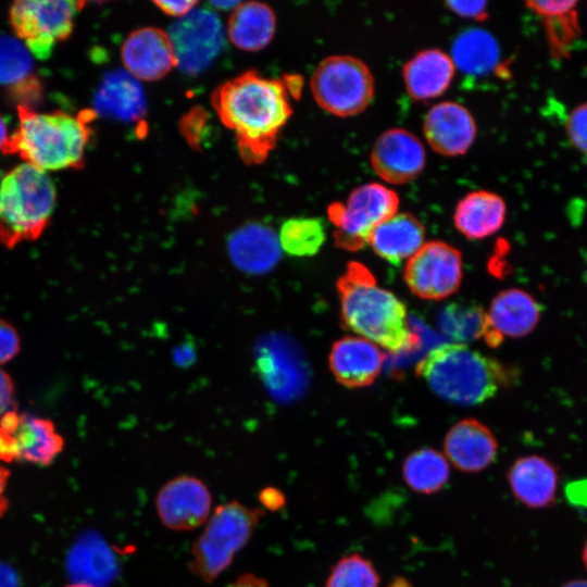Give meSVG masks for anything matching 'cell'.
I'll list each match as a JSON object with an SVG mask.
<instances>
[{
    "label": "cell",
    "mask_w": 587,
    "mask_h": 587,
    "mask_svg": "<svg viewBox=\"0 0 587 587\" xmlns=\"http://www.w3.org/2000/svg\"><path fill=\"white\" fill-rule=\"evenodd\" d=\"M403 277L416 297L425 300L446 299L461 285L462 254L445 241H427L407 261Z\"/></svg>",
    "instance_id": "11"
},
{
    "label": "cell",
    "mask_w": 587,
    "mask_h": 587,
    "mask_svg": "<svg viewBox=\"0 0 587 587\" xmlns=\"http://www.w3.org/2000/svg\"><path fill=\"white\" fill-rule=\"evenodd\" d=\"M328 361L337 382L349 388H361L378 377L384 354L377 345L363 337L346 336L334 342Z\"/></svg>",
    "instance_id": "18"
},
{
    "label": "cell",
    "mask_w": 587,
    "mask_h": 587,
    "mask_svg": "<svg viewBox=\"0 0 587 587\" xmlns=\"http://www.w3.org/2000/svg\"><path fill=\"white\" fill-rule=\"evenodd\" d=\"M583 561H584L585 566L587 569V541H586V544L584 546V550H583Z\"/></svg>",
    "instance_id": "50"
},
{
    "label": "cell",
    "mask_w": 587,
    "mask_h": 587,
    "mask_svg": "<svg viewBox=\"0 0 587 587\" xmlns=\"http://www.w3.org/2000/svg\"><path fill=\"white\" fill-rule=\"evenodd\" d=\"M212 497L199 478L182 475L168 480L158 492L155 505L162 524L172 530H190L210 516Z\"/></svg>",
    "instance_id": "12"
},
{
    "label": "cell",
    "mask_w": 587,
    "mask_h": 587,
    "mask_svg": "<svg viewBox=\"0 0 587 587\" xmlns=\"http://www.w3.org/2000/svg\"><path fill=\"white\" fill-rule=\"evenodd\" d=\"M561 587H587V580L586 579H575L571 580Z\"/></svg>",
    "instance_id": "49"
},
{
    "label": "cell",
    "mask_w": 587,
    "mask_h": 587,
    "mask_svg": "<svg viewBox=\"0 0 587 587\" xmlns=\"http://www.w3.org/2000/svg\"><path fill=\"white\" fill-rule=\"evenodd\" d=\"M96 114L121 122H138L147 112L140 82L125 70L108 73L93 99Z\"/></svg>",
    "instance_id": "20"
},
{
    "label": "cell",
    "mask_w": 587,
    "mask_h": 587,
    "mask_svg": "<svg viewBox=\"0 0 587 587\" xmlns=\"http://www.w3.org/2000/svg\"><path fill=\"white\" fill-rule=\"evenodd\" d=\"M310 87L315 102L327 113L349 117L372 102L375 83L370 67L359 58L330 55L314 70Z\"/></svg>",
    "instance_id": "7"
},
{
    "label": "cell",
    "mask_w": 587,
    "mask_h": 587,
    "mask_svg": "<svg viewBox=\"0 0 587 587\" xmlns=\"http://www.w3.org/2000/svg\"><path fill=\"white\" fill-rule=\"evenodd\" d=\"M85 2L61 0H18L9 10L15 37L38 60L51 57L58 43L74 29V18Z\"/></svg>",
    "instance_id": "9"
},
{
    "label": "cell",
    "mask_w": 587,
    "mask_h": 587,
    "mask_svg": "<svg viewBox=\"0 0 587 587\" xmlns=\"http://www.w3.org/2000/svg\"><path fill=\"white\" fill-rule=\"evenodd\" d=\"M289 96L285 82L252 70L214 90L212 107L223 125L234 133L246 163L259 164L274 149L292 113Z\"/></svg>",
    "instance_id": "1"
},
{
    "label": "cell",
    "mask_w": 587,
    "mask_h": 587,
    "mask_svg": "<svg viewBox=\"0 0 587 587\" xmlns=\"http://www.w3.org/2000/svg\"><path fill=\"white\" fill-rule=\"evenodd\" d=\"M444 455L455 469L476 473L487 469L496 459L498 442L492 432L475 419L454 424L444 439Z\"/></svg>",
    "instance_id": "17"
},
{
    "label": "cell",
    "mask_w": 587,
    "mask_h": 587,
    "mask_svg": "<svg viewBox=\"0 0 587 587\" xmlns=\"http://www.w3.org/2000/svg\"><path fill=\"white\" fill-rule=\"evenodd\" d=\"M18 125L10 134L4 154H17L24 163L45 172L82 168L91 136L93 110L76 115L63 111L39 113L29 105H17Z\"/></svg>",
    "instance_id": "3"
},
{
    "label": "cell",
    "mask_w": 587,
    "mask_h": 587,
    "mask_svg": "<svg viewBox=\"0 0 587 587\" xmlns=\"http://www.w3.org/2000/svg\"><path fill=\"white\" fill-rule=\"evenodd\" d=\"M121 57L125 71L139 82L158 80L176 66L167 33L151 26L130 33L122 46Z\"/></svg>",
    "instance_id": "14"
},
{
    "label": "cell",
    "mask_w": 587,
    "mask_h": 587,
    "mask_svg": "<svg viewBox=\"0 0 587 587\" xmlns=\"http://www.w3.org/2000/svg\"><path fill=\"white\" fill-rule=\"evenodd\" d=\"M176 66L184 73L196 75L207 70L223 51L225 32L211 9L195 8L177 18L167 32Z\"/></svg>",
    "instance_id": "10"
},
{
    "label": "cell",
    "mask_w": 587,
    "mask_h": 587,
    "mask_svg": "<svg viewBox=\"0 0 587 587\" xmlns=\"http://www.w3.org/2000/svg\"><path fill=\"white\" fill-rule=\"evenodd\" d=\"M234 264L248 273L260 274L275 266L280 245L275 232L261 223H249L235 230L227 241Z\"/></svg>",
    "instance_id": "21"
},
{
    "label": "cell",
    "mask_w": 587,
    "mask_h": 587,
    "mask_svg": "<svg viewBox=\"0 0 587 587\" xmlns=\"http://www.w3.org/2000/svg\"><path fill=\"white\" fill-rule=\"evenodd\" d=\"M207 122L208 114L202 108L199 107L193 108L183 116L180 122V130L190 147L197 149L201 146V137Z\"/></svg>",
    "instance_id": "36"
},
{
    "label": "cell",
    "mask_w": 587,
    "mask_h": 587,
    "mask_svg": "<svg viewBox=\"0 0 587 587\" xmlns=\"http://www.w3.org/2000/svg\"><path fill=\"white\" fill-rule=\"evenodd\" d=\"M227 587H268V583L254 574H243Z\"/></svg>",
    "instance_id": "44"
},
{
    "label": "cell",
    "mask_w": 587,
    "mask_h": 587,
    "mask_svg": "<svg viewBox=\"0 0 587 587\" xmlns=\"http://www.w3.org/2000/svg\"><path fill=\"white\" fill-rule=\"evenodd\" d=\"M426 163V152L421 140L403 128H390L375 140L371 164L375 173L392 185L415 179Z\"/></svg>",
    "instance_id": "13"
},
{
    "label": "cell",
    "mask_w": 587,
    "mask_h": 587,
    "mask_svg": "<svg viewBox=\"0 0 587 587\" xmlns=\"http://www.w3.org/2000/svg\"><path fill=\"white\" fill-rule=\"evenodd\" d=\"M446 5L461 17L478 21L487 17L486 1H447Z\"/></svg>",
    "instance_id": "38"
},
{
    "label": "cell",
    "mask_w": 587,
    "mask_h": 587,
    "mask_svg": "<svg viewBox=\"0 0 587 587\" xmlns=\"http://www.w3.org/2000/svg\"><path fill=\"white\" fill-rule=\"evenodd\" d=\"M415 372L437 396L460 405L485 402L515 376L498 360L454 342L432 349Z\"/></svg>",
    "instance_id": "4"
},
{
    "label": "cell",
    "mask_w": 587,
    "mask_h": 587,
    "mask_svg": "<svg viewBox=\"0 0 587 587\" xmlns=\"http://www.w3.org/2000/svg\"><path fill=\"white\" fill-rule=\"evenodd\" d=\"M57 189L47 172L23 163L0 180V243L12 249L33 241L48 227Z\"/></svg>",
    "instance_id": "5"
},
{
    "label": "cell",
    "mask_w": 587,
    "mask_h": 587,
    "mask_svg": "<svg viewBox=\"0 0 587 587\" xmlns=\"http://www.w3.org/2000/svg\"><path fill=\"white\" fill-rule=\"evenodd\" d=\"M507 478L513 496L528 508L541 509L555 502L558 470L541 455L517 458L509 467Z\"/></svg>",
    "instance_id": "19"
},
{
    "label": "cell",
    "mask_w": 587,
    "mask_h": 587,
    "mask_svg": "<svg viewBox=\"0 0 587 587\" xmlns=\"http://www.w3.org/2000/svg\"><path fill=\"white\" fill-rule=\"evenodd\" d=\"M337 290L340 317L347 329L392 353L416 345L405 305L394 292L379 287L363 264L350 262L337 280Z\"/></svg>",
    "instance_id": "2"
},
{
    "label": "cell",
    "mask_w": 587,
    "mask_h": 587,
    "mask_svg": "<svg viewBox=\"0 0 587 587\" xmlns=\"http://www.w3.org/2000/svg\"><path fill=\"white\" fill-rule=\"evenodd\" d=\"M526 7L542 17L550 52L555 58L567 55L571 45L578 38L580 28L577 1H527Z\"/></svg>",
    "instance_id": "28"
},
{
    "label": "cell",
    "mask_w": 587,
    "mask_h": 587,
    "mask_svg": "<svg viewBox=\"0 0 587 587\" xmlns=\"http://www.w3.org/2000/svg\"><path fill=\"white\" fill-rule=\"evenodd\" d=\"M566 492L573 503L587 505V480L573 482L567 486Z\"/></svg>",
    "instance_id": "42"
},
{
    "label": "cell",
    "mask_w": 587,
    "mask_h": 587,
    "mask_svg": "<svg viewBox=\"0 0 587 587\" xmlns=\"http://www.w3.org/2000/svg\"><path fill=\"white\" fill-rule=\"evenodd\" d=\"M565 133L572 146L587 154V102L579 103L570 112Z\"/></svg>",
    "instance_id": "35"
},
{
    "label": "cell",
    "mask_w": 587,
    "mask_h": 587,
    "mask_svg": "<svg viewBox=\"0 0 587 587\" xmlns=\"http://www.w3.org/2000/svg\"><path fill=\"white\" fill-rule=\"evenodd\" d=\"M451 59L455 68L479 75L492 70L499 61L500 50L495 37L486 30L471 28L453 41Z\"/></svg>",
    "instance_id": "29"
},
{
    "label": "cell",
    "mask_w": 587,
    "mask_h": 587,
    "mask_svg": "<svg viewBox=\"0 0 587 587\" xmlns=\"http://www.w3.org/2000/svg\"><path fill=\"white\" fill-rule=\"evenodd\" d=\"M9 130L7 126V122L3 117V115L0 113V151H3V148L9 139Z\"/></svg>",
    "instance_id": "48"
},
{
    "label": "cell",
    "mask_w": 587,
    "mask_h": 587,
    "mask_svg": "<svg viewBox=\"0 0 587 587\" xmlns=\"http://www.w3.org/2000/svg\"><path fill=\"white\" fill-rule=\"evenodd\" d=\"M424 225L410 213L397 212L371 234L369 245L385 261L398 265L413 257L425 243Z\"/></svg>",
    "instance_id": "24"
},
{
    "label": "cell",
    "mask_w": 587,
    "mask_h": 587,
    "mask_svg": "<svg viewBox=\"0 0 587 587\" xmlns=\"http://www.w3.org/2000/svg\"><path fill=\"white\" fill-rule=\"evenodd\" d=\"M66 569L75 583L104 587L117 573V562L111 548L95 533H86L72 546Z\"/></svg>",
    "instance_id": "23"
},
{
    "label": "cell",
    "mask_w": 587,
    "mask_h": 587,
    "mask_svg": "<svg viewBox=\"0 0 587 587\" xmlns=\"http://www.w3.org/2000/svg\"><path fill=\"white\" fill-rule=\"evenodd\" d=\"M153 3L163 13L177 18L190 13L198 4L197 1H154Z\"/></svg>",
    "instance_id": "40"
},
{
    "label": "cell",
    "mask_w": 587,
    "mask_h": 587,
    "mask_svg": "<svg viewBox=\"0 0 587 587\" xmlns=\"http://www.w3.org/2000/svg\"><path fill=\"white\" fill-rule=\"evenodd\" d=\"M32 54L16 37L0 35V85L15 87L30 78Z\"/></svg>",
    "instance_id": "34"
},
{
    "label": "cell",
    "mask_w": 587,
    "mask_h": 587,
    "mask_svg": "<svg viewBox=\"0 0 587 587\" xmlns=\"http://www.w3.org/2000/svg\"><path fill=\"white\" fill-rule=\"evenodd\" d=\"M440 330L454 344H463L484 337L487 314L477 304L452 302L438 315Z\"/></svg>",
    "instance_id": "31"
},
{
    "label": "cell",
    "mask_w": 587,
    "mask_h": 587,
    "mask_svg": "<svg viewBox=\"0 0 587 587\" xmlns=\"http://www.w3.org/2000/svg\"><path fill=\"white\" fill-rule=\"evenodd\" d=\"M21 349V340L16 329L0 319V364L11 361Z\"/></svg>",
    "instance_id": "37"
},
{
    "label": "cell",
    "mask_w": 587,
    "mask_h": 587,
    "mask_svg": "<svg viewBox=\"0 0 587 587\" xmlns=\"http://www.w3.org/2000/svg\"><path fill=\"white\" fill-rule=\"evenodd\" d=\"M0 460L4 462L17 461L15 441L11 433L0 427Z\"/></svg>",
    "instance_id": "41"
},
{
    "label": "cell",
    "mask_w": 587,
    "mask_h": 587,
    "mask_svg": "<svg viewBox=\"0 0 587 587\" xmlns=\"http://www.w3.org/2000/svg\"><path fill=\"white\" fill-rule=\"evenodd\" d=\"M21 582L16 571L9 564L0 561V587H20Z\"/></svg>",
    "instance_id": "43"
},
{
    "label": "cell",
    "mask_w": 587,
    "mask_h": 587,
    "mask_svg": "<svg viewBox=\"0 0 587 587\" xmlns=\"http://www.w3.org/2000/svg\"><path fill=\"white\" fill-rule=\"evenodd\" d=\"M455 72L449 54L440 49H426L413 55L402 68L409 96L415 100H430L449 88Z\"/></svg>",
    "instance_id": "22"
},
{
    "label": "cell",
    "mask_w": 587,
    "mask_h": 587,
    "mask_svg": "<svg viewBox=\"0 0 587 587\" xmlns=\"http://www.w3.org/2000/svg\"><path fill=\"white\" fill-rule=\"evenodd\" d=\"M450 467L446 457L432 448L411 452L402 463V477L410 489L422 495H432L449 480Z\"/></svg>",
    "instance_id": "30"
},
{
    "label": "cell",
    "mask_w": 587,
    "mask_h": 587,
    "mask_svg": "<svg viewBox=\"0 0 587 587\" xmlns=\"http://www.w3.org/2000/svg\"><path fill=\"white\" fill-rule=\"evenodd\" d=\"M379 575L373 563L360 553L341 558L330 570L325 587H378Z\"/></svg>",
    "instance_id": "33"
},
{
    "label": "cell",
    "mask_w": 587,
    "mask_h": 587,
    "mask_svg": "<svg viewBox=\"0 0 587 587\" xmlns=\"http://www.w3.org/2000/svg\"><path fill=\"white\" fill-rule=\"evenodd\" d=\"M326 239L325 226L317 217H292L279 229L280 249L291 257L316 254Z\"/></svg>",
    "instance_id": "32"
},
{
    "label": "cell",
    "mask_w": 587,
    "mask_h": 587,
    "mask_svg": "<svg viewBox=\"0 0 587 587\" xmlns=\"http://www.w3.org/2000/svg\"><path fill=\"white\" fill-rule=\"evenodd\" d=\"M260 513L237 501L218 505L192 544L191 572L208 583L221 575L250 540Z\"/></svg>",
    "instance_id": "6"
},
{
    "label": "cell",
    "mask_w": 587,
    "mask_h": 587,
    "mask_svg": "<svg viewBox=\"0 0 587 587\" xmlns=\"http://www.w3.org/2000/svg\"><path fill=\"white\" fill-rule=\"evenodd\" d=\"M9 433L15 441L17 461L48 465L64 447L63 437L50 420L28 413H20L16 427Z\"/></svg>",
    "instance_id": "26"
},
{
    "label": "cell",
    "mask_w": 587,
    "mask_h": 587,
    "mask_svg": "<svg viewBox=\"0 0 587 587\" xmlns=\"http://www.w3.org/2000/svg\"><path fill=\"white\" fill-rule=\"evenodd\" d=\"M486 314L484 338L502 341L504 337L520 338L532 333L539 322L541 308L525 290L509 288L492 299Z\"/></svg>",
    "instance_id": "16"
},
{
    "label": "cell",
    "mask_w": 587,
    "mask_h": 587,
    "mask_svg": "<svg viewBox=\"0 0 587 587\" xmlns=\"http://www.w3.org/2000/svg\"><path fill=\"white\" fill-rule=\"evenodd\" d=\"M9 476L10 472L8 471V469L0 466V514L3 513L7 509V502L2 496L5 490Z\"/></svg>",
    "instance_id": "46"
},
{
    "label": "cell",
    "mask_w": 587,
    "mask_h": 587,
    "mask_svg": "<svg viewBox=\"0 0 587 587\" xmlns=\"http://www.w3.org/2000/svg\"><path fill=\"white\" fill-rule=\"evenodd\" d=\"M399 197L378 183L363 184L351 191L347 201L328 207L329 221L335 226V243L357 251L369 245L373 230L398 212Z\"/></svg>",
    "instance_id": "8"
},
{
    "label": "cell",
    "mask_w": 587,
    "mask_h": 587,
    "mask_svg": "<svg viewBox=\"0 0 587 587\" xmlns=\"http://www.w3.org/2000/svg\"><path fill=\"white\" fill-rule=\"evenodd\" d=\"M276 28L273 10L261 2H241L227 23V37L240 50L254 52L265 48Z\"/></svg>",
    "instance_id": "27"
},
{
    "label": "cell",
    "mask_w": 587,
    "mask_h": 587,
    "mask_svg": "<svg viewBox=\"0 0 587 587\" xmlns=\"http://www.w3.org/2000/svg\"><path fill=\"white\" fill-rule=\"evenodd\" d=\"M240 3H241L240 1L227 0V1H210L208 4L210 5V9L213 10V11L214 10H216V11H228V10L234 11L235 9L238 8V5Z\"/></svg>",
    "instance_id": "47"
},
{
    "label": "cell",
    "mask_w": 587,
    "mask_h": 587,
    "mask_svg": "<svg viewBox=\"0 0 587 587\" xmlns=\"http://www.w3.org/2000/svg\"><path fill=\"white\" fill-rule=\"evenodd\" d=\"M507 205L501 196L488 190H475L458 202L453 223L469 239H483L496 234L505 221Z\"/></svg>",
    "instance_id": "25"
},
{
    "label": "cell",
    "mask_w": 587,
    "mask_h": 587,
    "mask_svg": "<svg viewBox=\"0 0 587 587\" xmlns=\"http://www.w3.org/2000/svg\"><path fill=\"white\" fill-rule=\"evenodd\" d=\"M66 587H93V586L86 585V584H79V583H73L71 585H67Z\"/></svg>",
    "instance_id": "51"
},
{
    "label": "cell",
    "mask_w": 587,
    "mask_h": 587,
    "mask_svg": "<svg viewBox=\"0 0 587 587\" xmlns=\"http://www.w3.org/2000/svg\"><path fill=\"white\" fill-rule=\"evenodd\" d=\"M476 130L472 113L454 101H444L432 107L423 123L428 145L446 157L464 154L473 145Z\"/></svg>",
    "instance_id": "15"
},
{
    "label": "cell",
    "mask_w": 587,
    "mask_h": 587,
    "mask_svg": "<svg viewBox=\"0 0 587 587\" xmlns=\"http://www.w3.org/2000/svg\"><path fill=\"white\" fill-rule=\"evenodd\" d=\"M261 501L268 509H277L284 503V497L278 490L268 488L262 492Z\"/></svg>",
    "instance_id": "45"
},
{
    "label": "cell",
    "mask_w": 587,
    "mask_h": 587,
    "mask_svg": "<svg viewBox=\"0 0 587 587\" xmlns=\"http://www.w3.org/2000/svg\"><path fill=\"white\" fill-rule=\"evenodd\" d=\"M14 392L13 379L5 371L0 369V417L10 411L14 400Z\"/></svg>",
    "instance_id": "39"
}]
</instances>
